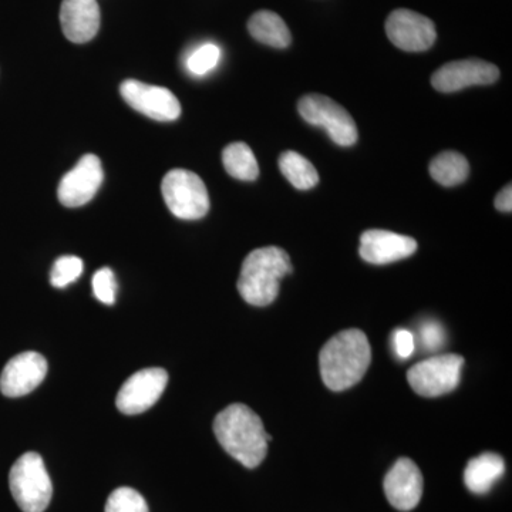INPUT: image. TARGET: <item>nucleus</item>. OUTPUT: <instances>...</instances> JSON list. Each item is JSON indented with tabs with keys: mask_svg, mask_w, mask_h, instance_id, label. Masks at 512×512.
Instances as JSON below:
<instances>
[{
	"mask_svg": "<svg viewBox=\"0 0 512 512\" xmlns=\"http://www.w3.org/2000/svg\"><path fill=\"white\" fill-rule=\"evenodd\" d=\"M214 433L229 456L247 468H256L265 460L272 440L261 417L239 403L231 404L215 417Z\"/></svg>",
	"mask_w": 512,
	"mask_h": 512,
	"instance_id": "1",
	"label": "nucleus"
},
{
	"mask_svg": "<svg viewBox=\"0 0 512 512\" xmlns=\"http://www.w3.org/2000/svg\"><path fill=\"white\" fill-rule=\"evenodd\" d=\"M370 362L372 348L365 332L342 330L320 350V375L332 392H343L363 379Z\"/></svg>",
	"mask_w": 512,
	"mask_h": 512,
	"instance_id": "2",
	"label": "nucleus"
},
{
	"mask_svg": "<svg viewBox=\"0 0 512 512\" xmlns=\"http://www.w3.org/2000/svg\"><path fill=\"white\" fill-rule=\"evenodd\" d=\"M291 272V258L284 249H254L242 264L238 279L239 295L252 306L271 305L278 298L282 278Z\"/></svg>",
	"mask_w": 512,
	"mask_h": 512,
	"instance_id": "3",
	"label": "nucleus"
},
{
	"mask_svg": "<svg viewBox=\"0 0 512 512\" xmlns=\"http://www.w3.org/2000/svg\"><path fill=\"white\" fill-rule=\"evenodd\" d=\"M10 493L23 512H43L52 501L53 485L45 461L37 453L18 458L9 474Z\"/></svg>",
	"mask_w": 512,
	"mask_h": 512,
	"instance_id": "4",
	"label": "nucleus"
},
{
	"mask_svg": "<svg viewBox=\"0 0 512 512\" xmlns=\"http://www.w3.org/2000/svg\"><path fill=\"white\" fill-rule=\"evenodd\" d=\"M161 192L168 210L180 220H201L210 211V195L200 175L175 168L161 183Z\"/></svg>",
	"mask_w": 512,
	"mask_h": 512,
	"instance_id": "5",
	"label": "nucleus"
},
{
	"mask_svg": "<svg viewBox=\"0 0 512 512\" xmlns=\"http://www.w3.org/2000/svg\"><path fill=\"white\" fill-rule=\"evenodd\" d=\"M299 114L306 123L323 128L333 143L350 147L357 141V127L352 116L336 101L320 94L302 97L298 104Z\"/></svg>",
	"mask_w": 512,
	"mask_h": 512,
	"instance_id": "6",
	"label": "nucleus"
},
{
	"mask_svg": "<svg viewBox=\"0 0 512 512\" xmlns=\"http://www.w3.org/2000/svg\"><path fill=\"white\" fill-rule=\"evenodd\" d=\"M463 366V357L453 353L433 356L414 365L407 372V380L420 396L439 397L457 389Z\"/></svg>",
	"mask_w": 512,
	"mask_h": 512,
	"instance_id": "7",
	"label": "nucleus"
},
{
	"mask_svg": "<svg viewBox=\"0 0 512 512\" xmlns=\"http://www.w3.org/2000/svg\"><path fill=\"white\" fill-rule=\"evenodd\" d=\"M167 383L168 373L161 367H150L134 373L117 394V409L128 416L147 412L158 402Z\"/></svg>",
	"mask_w": 512,
	"mask_h": 512,
	"instance_id": "8",
	"label": "nucleus"
},
{
	"mask_svg": "<svg viewBox=\"0 0 512 512\" xmlns=\"http://www.w3.org/2000/svg\"><path fill=\"white\" fill-rule=\"evenodd\" d=\"M386 33L390 42L404 52H426L437 39L434 23L409 9H396L390 13Z\"/></svg>",
	"mask_w": 512,
	"mask_h": 512,
	"instance_id": "9",
	"label": "nucleus"
},
{
	"mask_svg": "<svg viewBox=\"0 0 512 512\" xmlns=\"http://www.w3.org/2000/svg\"><path fill=\"white\" fill-rule=\"evenodd\" d=\"M120 93L128 106L156 121H174L180 117V101L165 87L128 79L121 83Z\"/></svg>",
	"mask_w": 512,
	"mask_h": 512,
	"instance_id": "10",
	"label": "nucleus"
},
{
	"mask_svg": "<svg viewBox=\"0 0 512 512\" xmlns=\"http://www.w3.org/2000/svg\"><path fill=\"white\" fill-rule=\"evenodd\" d=\"M104 171L100 158L86 154L73 170L64 175L57 188V197L64 207H83L96 197L103 184Z\"/></svg>",
	"mask_w": 512,
	"mask_h": 512,
	"instance_id": "11",
	"label": "nucleus"
},
{
	"mask_svg": "<svg viewBox=\"0 0 512 512\" xmlns=\"http://www.w3.org/2000/svg\"><path fill=\"white\" fill-rule=\"evenodd\" d=\"M500 70L484 60H458L441 66L431 77L434 89L441 93H454L470 86H487L497 82Z\"/></svg>",
	"mask_w": 512,
	"mask_h": 512,
	"instance_id": "12",
	"label": "nucleus"
},
{
	"mask_svg": "<svg viewBox=\"0 0 512 512\" xmlns=\"http://www.w3.org/2000/svg\"><path fill=\"white\" fill-rule=\"evenodd\" d=\"M47 375L45 357L37 352H23L10 359L0 375V392L6 397L32 393Z\"/></svg>",
	"mask_w": 512,
	"mask_h": 512,
	"instance_id": "13",
	"label": "nucleus"
},
{
	"mask_svg": "<svg viewBox=\"0 0 512 512\" xmlns=\"http://www.w3.org/2000/svg\"><path fill=\"white\" fill-rule=\"evenodd\" d=\"M384 494L390 505L399 511H412L423 495V476L410 458H399L383 481Z\"/></svg>",
	"mask_w": 512,
	"mask_h": 512,
	"instance_id": "14",
	"label": "nucleus"
},
{
	"mask_svg": "<svg viewBox=\"0 0 512 512\" xmlns=\"http://www.w3.org/2000/svg\"><path fill=\"white\" fill-rule=\"evenodd\" d=\"M417 251L416 239L384 229H369L360 237L359 254L373 265H386L409 258Z\"/></svg>",
	"mask_w": 512,
	"mask_h": 512,
	"instance_id": "15",
	"label": "nucleus"
},
{
	"mask_svg": "<svg viewBox=\"0 0 512 512\" xmlns=\"http://www.w3.org/2000/svg\"><path fill=\"white\" fill-rule=\"evenodd\" d=\"M60 23L64 36L73 43H87L100 29V8L97 0H63Z\"/></svg>",
	"mask_w": 512,
	"mask_h": 512,
	"instance_id": "16",
	"label": "nucleus"
},
{
	"mask_svg": "<svg viewBox=\"0 0 512 512\" xmlns=\"http://www.w3.org/2000/svg\"><path fill=\"white\" fill-rule=\"evenodd\" d=\"M505 473V461L500 454L484 453L473 458L464 471V483L473 494L490 493Z\"/></svg>",
	"mask_w": 512,
	"mask_h": 512,
	"instance_id": "17",
	"label": "nucleus"
},
{
	"mask_svg": "<svg viewBox=\"0 0 512 512\" xmlns=\"http://www.w3.org/2000/svg\"><path fill=\"white\" fill-rule=\"evenodd\" d=\"M251 36L258 42L275 49H285L291 45V30L288 29L284 19L271 10H259L248 22Z\"/></svg>",
	"mask_w": 512,
	"mask_h": 512,
	"instance_id": "18",
	"label": "nucleus"
},
{
	"mask_svg": "<svg viewBox=\"0 0 512 512\" xmlns=\"http://www.w3.org/2000/svg\"><path fill=\"white\" fill-rule=\"evenodd\" d=\"M430 174L434 181L444 187L464 183L470 174L467 158L456 151H444L430 163Z\"/></svg>",
	"mask_w": 512,
	"mask_h": 512,
	"instance_id": "19",
	"label": "nucleus"
},
{
	"mask_svg": "<svg viewBox=\"0 0 512 512\" xmlns=\"http://www.w3.org/2000/svg\"><path fill=\"white\" fill-rule=\"evenodd\" d=\"M222 163L227 173L239 181H255L258 178V161L248 144H229L222 151Z\"/></svg>",
	"mask_w": 512,
	"mask_h": 512,
	"instance_id": "20",
	"label": "nucleus"
},
{
	"mask_svg": "<svg viewBox=\"0 0 512 512\" xmlns=\"http://www.w3.org/2000/svg\"><path fill=\"white\" fill-rule=\"evenodd\" d=\"M279 168L286 180L298 190H311L319 183L318 171L313 167L311 161L295 151H285L279 157Z\"/></svg>",
	"mask_w": 512,
	"mask_h": 512,
	"instance_id": "21",
	"label": "nucleus"
},
{
	"mask_svg": "<svg viewBox=\"0 0 512 512\" xmlns=\"http://www.w3.org/2000/svg\"><path fill=\"white\" fill-rule=\"evenodd\" d=\"M221 57L222 50L220 46L215 45V43H204V45L198 46L194 52L190 53V56L185 60V67L192 76H207L212 70L217 69Z\"/></svg>",
	"mask_w": 512,
	"mask_h": 512,
	"instance_id": "22",
	"label": "nucleus"
},
{
	"mask_svg": "<svg viewBox=\"0 0 512 512\" xmlns=\"http://www.w3.org/2000/svg\"><path fill=\"white\" fill-rule=\"evenodd\" d=\"M104 512H148V505L136 490L121 487L110 494Z\"/></svg>",
	"mask_w": 512,
	"mask_h": 512,
	"instance_id": "23",
	"label": "nucleus"
},
{
	"mask_svg": "<svg viewBox=\"0 0 512 512\" xmlns=\"http://www.w3.org/2000/svg\"><path fill=\"white\" fill-rule=\"evenodd\" d=\"M83 268V261L79 256H60L53 265L50 282L55 288H66L67 285L73 284L80 278V275L83 274Z\"/></svg>",
	"mask_w": 512,
	"mask_h": 512,
	"instance_id": "24",
	"label": "nucleus"
},
{
	"mask_svg": "<svg viewBox=\"0 0 512 512\" xmlns=\"http://www.w3.org/2000/svg\"><path fill=\"white\" fill-rule=\"evenodd\" d=\"M92 284L97 301L104 303V305H113L116 302V276H114L110 268L99 269L93 276Z\"/></svg>",
	"mask_w": 512,
	"mask_h": 512,
	"instance_id": "25",
	"label": "nucleus"
},
{
	"mask_svg": "<svg viewBox=\"0 0 512 512\" xmlns=\"http://www.w3.org/2000/svg\"><path fill=\"white\" fill-rule=\"evenodd\" d=\"M420 343L423 349L437 352L446 343V332L437 320H424L419 328Z\"/></svg>",
	"mask_w": 512,
	"mask_h": 512,
	"instance_id": "26",
	"label": "nucleus"
},
{
	"mask_svg": "<svg viewBox=\"0 0 512 512\" xmlns=\"http://www.w3.org/2000/svg\"><path fill=\"white\" fill-rule=\"evenodd\" d=\"M394 353L399 359L406 360L416 350V336L407 329H396L392 336Z\"/></svg>",
	"mask_w": 512,
	"mask_h": 512,
	"instance_id": "27",
	"label": "nucleus"
},
{
	"mask_svg": "<svg viewBox=\"0 0 512 512\" xmlns=\"http://www.w3.org/2000/svg\"><path fill=\"white\" fill-rule=\"evenodd\" d=\"M495 208L501 212H511L512 211V188L511 184H508L507 187H504L501 190L500 194L497 195L494 201Z\"/></svg>",
	"mask_w": 512,
	"mask_h": 512,
	"instance_id": "28",
	"label": "nucleus"
}]
</instances>
